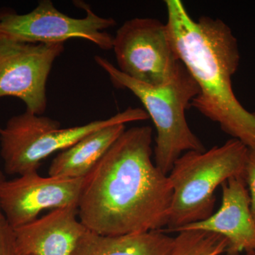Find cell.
Here are the masks:
<instances>
[{
  "instance_id": "e0dca14e",
  "label": "cell",
  "mask_w": 255,
  "mask_h": 255,
  "mask_svg": "<svg viewBox=\"0 0 255 255\" xmlns=\"http://www.w3.org/2000/svg\"><path fill=\"white\" fill-rule=\"evenodd\" d=\"M5 180H6V179H5L4 174L0 171V187H1V184H2V183L4 182Z\"/></svg>"
},
{
  "instance_id": "9c48e42d",
  "label": "cell",
  "mask_w": 255,
  "mask_h": 255,
  "mask_svg": "<svg viewBox=\"0 0 255 255\" xmlns=\"http://www.w3.org/2000/svg\"><path fill=\"white\" fill-rule=\"evenodd\" d=\"M84 179L41 177L28 172L0 187V209L15 229L38 219L43 210L78 206Z\"/></svg>"
},
{
  "instance_id": "8992f818",
  "label": "cell",
  "mask_w": 255,
  "mask_h": 255,
  "mask_svg": "<svg viewBox=\"0 0 255 255\" xmlns=\"http://www.w3.org/2000/svg\"><path fill=\"white\" fill-rule=\"evenodd\" d=\"M77 4L86 11L85 17L64 14L50 0L40 1L26 14L0 10V37L33 43H65L78 38L91 42L102 50L112 49L114 36L106 30L116 26L115 19L99 16L86 3L78 1Z\"/></svg>"
},
{
  "instance_id": "277c9868",
  "label": "cell",
  "mask_w": 255,
  "mask_h": 255,
  "mask_svg": "<svg viewBox=\"0 0 255 255\" xmlns=\"http://www.w3.org/2000/svg\"><path fill=\"white\" fill-rule=\"evenodd\" d=\"M249 148L232 138L203 152L189 151L168 174L172 200L165 233L204 221L214 214L216 188L232 177H245Z\"/></svg>"
},
{
  "instance_id": "52a82bcc",
  "label": "cell",
  "mask_w": 255,
  "mask_h": 255,
  "mask_svg": "<svg viewBox=\"0 0 255 255\" xmlns=\"http://www.w3.org/2000/svg\"><path fill=\"white\" fill-rule=\"evenodd\" d=\"M112 49L122 73L151 86L168 83L183 65L166 23L156 18L126 21L114 36Z\"/></svg>"
},
{
  "instance_id": "30bf717a",
  "label": "cell",
  "mask_w": 255,
  "mask_h": 255,
  "mask_svg": "<svg viewBox=\"0 0 255 255\" xmlns=\"http://www.w3.org/2000/svg\"><path fill=\"white\" fill-rule=\"evenodd\" d=\"M221 207L200 222L179 228L184 231H203L226 238L228 255H241L255 251V219L252 214L251 198L243 177H232L223 182Z\"/></svg>"
},
{
  "instance_id": "6da1fadb",
  "label": "cell",
  "mask_w": 255,
  "mask_h": 255,
  "mask_svg": "<svg viewBox=\"0 0 255 255\" xmlns=\"http://www.w3.org/2000/svg\"><path fill=\"white\" fill-rule=\"evenodd\" d=\"M152 144V128L126 129L84 178L78 217L89 231L119 236L167 227L173 191Z\"/></svg>"
},
{
  "instance_id": "9a60e30c",
  "label": "cell",
  "mask_w": 255,
  "mask_h": 255,
  "mask_svg": "<svg viewBox=\"0 0 255 255\" xmlns=\"http://www.w3.org/2000/svg\"><path fill=\"white\" fill-rule=\"evenodd\" d=\"M0 255H23L18 250L14 229L0 209Z\"/></svg>"
},
{
  "instance_id": "8fae6325",
  "label": "cell",
  "mask_w": 255,
  "mask_h": 255,
  "mask_svg": "<svg viewBox=\"0 0 255 255\" xmlns=\"http://www.w3.org/2000/svg\"><path fill=\"white\" fill-rule=\"evenodd\" d=\"M87 231L79 219L76 205L52 210L14 229L16 244L23 255H73Z\"/></svg>"
},
{
  "instance_id": "5bb4252c",
  "label": "cell",
  "mask_w": 255,
  "mask_h": 255,
  "mask_svg": "<svg viewBox=\"0 0 255 255\" xmlns=\"http://www.w3.org/2000/svg\"><path fill=\"white\" fill-rule=\"evenodd\" d=\"M228 241L216 233L184 231L174 238L168 255H221L226 253Z\"/></svg>"
},
{
  "instance_id": "ac0fdd59",
  "label": "cell",
  "mask_w": 255,
  "mask_h": 255,
  "mask_svg": "<svg viewBox=\"0 0 255 255\" xmlns=\"http://www.w3.org/2000/svg\"><path fill=\"white\" fill-rule=\"evenodd\" d=\"M241 255H255V251H248L243 253Z\"/></svg>"
},
{
  "instance_id": "5b68a950",
  "label": "cell",
  "mask_w": 255,
  "mask_h": 255,
  "mask_svg": "<svg viewBox=\"0 0 255 255\" xmlns=\"http://www.w3.org/2000/svg\"><path fill=\"white\" fill-rule=\"evenodd\" d=\"M148 118L145 110L128 107L105 120L63 128L58 121L26 110L11 117L6 127L0 129V153L5 172L18 175L37 172L50 155L61 152L99 129Z\"/></svg>"
},
{
  "instance_id": "7c38bea8",
  "label": "cell",
  "mask_w": 255,
  "mask_h": 255,
  "mask_svg": "<svg viewBox=\"0 0 255 255\" xmlns=\"http://www.w3.org/2000/svg\"><path fill=\"white\" fill-rule=\"evenodd\" d=\"M125 130V124H116L82 137L52 160L48 169L49 176L72 179L86 177Z\"/></svg>"
},
{
  "instance_id": "d6986e66",
  "label": "cell",
  "mask_w": 255,
  "mask_h": 255,
  "mask_svg": "<svg viewBox=\"0 0 255 255\" xmlns=\"http://www.w3.org/2000/svg\"><path fill=\"white\" fill-rule=\"evenodd\" d=\"M0 129H1V128H0Z\"/></svg>"
},
{
  "instance_id": "2e32d148",
  "label": "cell",
  "mask_w": 255,
  "mask_h": 255,
  "mask_svg": "<svg viewBox=\"0 0 255 255\" xmlns=\"http://www.w3.org/2000/svg\"><path fill=\"white\" fill-rule=\"evenodd\" d=\"M247 185L249 188L252 214L255 219V150L249 149L245 172Z\"/></svg>"
},
{
  "instance_id": "3957f363",
  "label": "cell",
  "mask_w": 255,
  "mask_h": 255,
  "mask_svg": "<svg viewBox=\"0 0 255 255\" xmlns=\"http://www.w3.org/2000/svg\"><path fill=\"white\" fill-rule=\"evenodd\" d=\"M95 60L114 86L128 90L140 100L152 119L157 131L153 151L155 164L164 174L168 175L174 162L185 152L206 150L186 119V110L191 107L199 90L184 65L168 83L151 86L124 75L103 57L96 55Z\"/></svg>"
},
{
  "instance_id": "ba28073f",
  "label": "cell",
  "mask_w": 255,
  "mask_h": 255,
  "mask_svg": "<svg viewBox=\"0 0 255 255\" xmlns=\"http://www.w3.org/2000/svg\"><path fill=\"white\" fill-rule=\"evenodd\" d=\"M65 43H33L0 37V100L23 101L26 111L43 115L47 108L46 84Z\"/></svg>"
},
{
  "instance_id": "4fadbf2b",
  "label": "cell",
  "mask_w": 255,
  "mask_h": 255,
  "mask_svg": "<svg viewBox=\"0 0 255 255\" xmlns=\"http://www.w3.org/2000/svg\"><path fill=\"white\" fill-rule=\"evenodd\" d=\"M174 243L163 231L106 236L88 230L73 255H168Z\"/></svg>"
},
{
  "instance_id": "7a4b0ae2",
  "label": "cell",
  "mask_w": 255,
  "mask_h": 255,
  "mask_svg": "<svg viewBox=\"0 0 255 255\" xmlns=\"http://www.w3.org/2000/svg\"><path fill=\"white\" fill-rule=\"evenodd\" d=\"M165 4L171 43L199 87L191 107L255 150V113L245 109L233 92L241 53L232 30L219 18L194 20L180 0H167Z\"/></svg>"
}]
</instances>
